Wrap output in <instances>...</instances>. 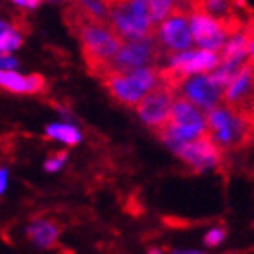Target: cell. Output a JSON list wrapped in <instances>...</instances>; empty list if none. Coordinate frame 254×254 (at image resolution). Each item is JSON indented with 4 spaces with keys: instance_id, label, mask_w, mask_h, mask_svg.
I'll use <instances>...</instances> for the list:
<instances>
[{
    "instance_id": "1",
    "label": "cell",
    "mask_w": 254,
    "mask_h": 254,
    "mask_svg": "<svg viewBox=\"0 0 254 254\" xmlns=\"http://www.w3.org/2000/svg\"><path fill=\"white\" fill-rule=\"evenodd\" d=\"M65 22L69 29L78 37L89 73L102 78L109 60L122 48V37L115 31V27L109 22L89 18L74 2L65 9Z\"/></svg>"
},
{
    "instance_id": "2",
    "label": "cell",
    "mask_w": 254,
    "mask_h": 254,
    "mask_svg": "<svg viewBox=\"0 0 254 254\" xmlns=\"http://www.w3.org/2000/svg\"><path fill=\"white\" fill-rule=\"evenodd\" d=\"M207 132L222 149H244L254 140V118L220 104L207 111Z\"/></svg>"
},
{
    "instance_id": "3",
    "label": "cell",
    "mask_w": 254,
    "mask_h": 254,
    "mask_svg": "<svg viewBox=\"0 0 254 254\" xmlns=\"http://www.w3.org/2000/svg\"><path fill=\"white\" fill-rule=\"evenodd\" d=\"M207 132V113L190 102L186 96L178 95L173 104L169 122L156 131L162 142H165L171 149L190 142L194 138Z\"/></svg>"
},
{
    "instance_id": "4",
    "label": "cell",
    "mask_w": 254,
    "mask_h": 254,
    "mask_svg": "<svg viewBox=\"0 0 254 254\" xmlns=\"http://www.w3.org/2000/svg\"><path fill=\"white\" fill-rule=\"evenodd\" d=\"M160 76L158 65L127 69V71H111L102 76V84L107 93L124 106L136 107L138 102L158 84Z\"/></svg>"
},
{
    "instance_id": "5",
    "label": "cell",
    "mask_w": 254,
    "mask_h": 254,
    "mask_svg": "<svg viewBox=\"0 0 254 254\" xmlns=\"http://www.w3.org/2000/svg\"><path fill=\"white\" fill-rule=\"evenodd\" d=\"M109 24L115 31L127 40H140V38L154 35L156 24L151 18L147 5L142 0H117L111 4Z\"/></svg>"
},
{
    "instance_id": "6",
    "label": "cell",
    "mask_w": 254,
    "mask_h": 254,
    "mask_svg": "<svg viewBox=\"0 0 254 254\" xmlns=\"http://www.w3.org/2000/svg\"><path fill=\"white\" fill-rule=\"evenodd\" d=\"M160 59H164V55L154 35L140 40H127L118 49V53L109 60L104 76L111 71H127V69L145 67V65H156Z\"/></svg>"
},
{
    "instance_id": "7",
    "label": "cell",
    "mask_w": 254,
    "mask_h": 254,
    "mask_svg": "<svg viewBox=\"0 0 254 254\" xmlns=\"http://www.w3.org/2000/svg\"><path fill=\"white\" fill-rule=\"evenodd\" d=\"M162 76V74H160ZM176 98V89L165 80H160L142 100L138 102L136 113L138 118L142 120L149 129L154 132L162 129L165 124L169 122L171 111H173V104Z\"/></svg>"
},
{
    "instance_id": "8",
    "label": "cell",
    "mask_w": 254,
    "mask_h": 254,
    "mask_svg": "<svg viewBox=\"0 0 254 254\" xmlns=\"http://www.w3.org/2000/svg\"><path fill=\"white\" fill-rule=\"evenodd\" d=\"M154 37H156V42L162 49V55L167 59L175 53L189 51L194 44L189 15L182 13V11H176V13L169 15L156 26Z\"/></svg>"
},
{
    "instance_id": "9",
    "label": "cell",
    "mask_w": 254,
    "mask_h": 254,
    "mask_svg": "<svg viewBox=\"0 0 254 254\" xmlns=\"http://www.w3.org/2000/svg\"><path fill=\"white\" fill-rule=\"evenodd\" d=\"M173 151L194 173L216 169V167L222 165V160H223L222 156L223 149L212 140V136L209 132L194 138V140H190V142L182 143V145H178Z\"/></svg>"
},
{
    "instance_id": "10",
    "label": "cell",
    "mask_w": 254,
    "mask_h": 254,
    "mask_svg": "<svg viewBox=\"0 0 254 254\" xmlns=\"http://www.w3.org/2000/svg\"><path fill=\"white\" fill-rule=\"evenodd\" d=\"M178 95L186 96L196 106L201 107L203 111H211L212 107L223 104V95H225V85L218 82L212 73L192 74L186 78L178 87Z\"/></svg>"
},
{
    "instance_id": "11",
    "label": "cell",
    "mask_w": 254,
    "mask_h": 254,
    "mask_svg": "<svg viewBox=\"0 0 254 254\" xmlns=\"http://www.w3.org/2000/svg\"><path fill=\"white\" fill-rule=\"evenodd\" d=\"M223 104L245 117L254 118V62L249 60L242 65L236 76L225 87Z\"/></svg>"
},
{
    "instance_id": "12",
    "label": "cell",
    "mask_w": 254,
    "mask_h": 254,
    "mask_svg": "<svg viewBox=\"0 0 254 254\" xmlns=\"http://www.w3.org/2000/svg\"><path fill=\"white\" fill-rule=\"evenodd\" d=\"M198 9L225 24L231 33L240 31L254 22L247 0H198Z\"/></svg>"
},
{
    "instance_id": "13",
    "label": "cell",
    "mask_w": 254,
    "mask_h": 254,
    "mask_svg": "<svg viewBox=\"0 0 254 254\" xmlns=\"http://www.w3.org/2000/svg\"><path fill=\"white\" fill-rule=\"evenodd\" d=\"M190 29H192V37L194 44L198 48L211 49V51H222L223 46L227 44L229 37L233 33L229 31V27L216 20L214 16L207 15L205 11L196 9L189 15Z\"/></svg>"
},
{
    "instance_id": "14",
    "label": "cell",
    "mask_w": 254,
    "mask_h": 254,
    "mask_svg": "<svg viewBox=\"0 0 254 254\" xmlns=\"http://www.w3.org/2000/svg\"><path fill=\"white\" fill-rule=\"evenodd\" d=\"M0 85L15 95H37L46 89V78L42 74H18L15 69H2Z\"/></svg>"
},
{
    "instance_id": "15",
    "label": "cell",
    "mask_w": 254,
    "mask_h": 254,
    "mask_svg": "<svg viewBox=\"0 0 254 254\" xmlns=\"http://www.w3.org/2000/svg\"><path fill=\"white\" fill-rule=\"evenodd\" d=\"M60 227L59 223L53 220H35V222L26 229V234L29 242L35 244L40 249H51L57 245L60 236Z\"/></svg>"
},
{
    "instance_id": "16",
    "label": "cell",
    "mask_w": 254,
    "mask_h": 254,
    "mask_svg": "<svg viewBox=\"0 0 254 254\" xmlns=\"http://www.w3.org/2000/svg\"><path fill=\"white\" fill-rule=\"evenodd\" d=\"M22 46V31L20 24H11V22H2L0 24V53L11 55Z\"/></svg>"
},
{
    "instance_id": "17",
    "label": "cell",
    "mask_w": 254,
    "mask_h": 254,
    "mask_svg": "<svg viewBox=\"0 0 254 254\" xmlns=\"http://www.w3.org/2000/svg\"><path fill=\"white\" fill-rule=\"evenodd\" d=\"M46 136L51 140H59V142L65 143L69 147L78 145L82 140V134L76 127L69 126V124H51L46 127Z\"/></svg>"
},
{
    "instance_id": "18",
    "label": "cell",
    "mask_w": 254,
    "mask_h": 254,
    "mask_svg": "<svg viewBox=\"0 0 254 254\" xmlns=\"http://www.w3.org/2000/svg\"><path fill=\"white\" fill-rule=\"evenodd\" d=\"M74 4L84 11L85 15L93 20L109 22V13H111V4L107 0H74Z\"/></svg>"
},
{
    "instance_id": "19",
    "label": "cell",
    "mask_w": 254,
    "mask_h": 254,
    "mask_svg": "<svg viewBox=\"0 0 254 254\" xmlns=\"http://www.w3.org/2000/svg\"><path fill=\"white\" fill-rule=\"evenodd\" d=\"M142 2L147 5L151 18H153L156 26L162 20H165L169 15L176 13L178 11V4H180V0H142Z\"/></svg>"
},
{
    "instance_id": "20",
    "label": "cell",
    "mask_w": 254,
    "mask_h": 254,
    "mask_svg": "<svg viewBox=\"0 0 254 254\" xmlns=\"http://www.w3.org/2000/svg\"><path fill=\"white\" fill-rule=\"evenodd\" d=\"M65 158H67V153H65V151L53 153L48 160H46V164H44V169L48 171V173H57V171H59L60 167L64 165Z\"/></svg>"
},
{
    "instance_id": "21",
    "label": "cell",
    "mask_w": 254,
    "mask_h": 254,
    "mask_svg": "<svg viewBox=\"0 0 254 254\" xmlns=\"http://www.w3.org/2000/svg\"><path fill=\"white\" fill-rule=\"evenodd\" d=\"M225 234H227V231L223 227H214L205 234V240H203V242H205L207 247H218V245L225 240Z\"/></svg>"
},
{
    "instance_id": "22",
    "label": "cell",
    "mask_w": 254,
    "mask_h": 254,
    "mask_svg": "<svg viewBox=\"0 0 254 254\" xmlns=\"http://www.w3.org/2000/svg\"><path fill=\"white\" fill-rule=\"evenodd\" d=\"M11 4L24 7V9H37L38 5L42 4V0H9Z\"/></svg>"
},
{
    "instance_id": "23",
    "label": "cell",
    "mask_w": 254,
    "mask_h": 254,
    "mask_svg": "<svg viewBox=\"0 0 254 254\" xmlns=\"http://www.w3.org/2000/svg\"><path fill=\"white\" fill-rule=\"evenodd\" d=\"M0 65H2V69H15L16 67V60L13 59L11 55H2Z\"/></svg>"
},
{
    "instance_id": "24",
    "label": "cell",
    "mask_w": 254,
    "mask_h": 254,
    "mask_svg": "<svg viewBox=\"0 0 254 254\" xmlns=\"http://www.w3.org/2000/svg\"><path fill=\"white\" fill-rule=\"evenodd\" d=\"M5 186H7V171L2 169L0 171V192H4Z\"/></svg>"
},
{
    "instance_id": "25",
    "label": "cell",
    "mask_w": 254,
    "mask_h": 254,
    "mask_svg": "<svg viewBox=\"0 0 254 254\" xmlns=\"http://www.w3.org/2000/svg\"><path fill=\"white\" fill-rule=\"evenodd\" d=\"M251 60L254 62V37H253V42H251Z\"/></svg>"
},
{
    "instance_id": "26",
    "label": "cell",
    "mask_w": 254,
    "mask_h": 254,
    "mask_svg": "<svg viewBox=\"0 0 254 254\" xmlns=\"http://www.w3.org/2000/svg\"><path fill=\"white\" fill-rule=\"evenodd\" d=\"M107 2H109V4H113V2H117V0H107Z\"/></svg>"
}]
</instances>
